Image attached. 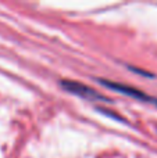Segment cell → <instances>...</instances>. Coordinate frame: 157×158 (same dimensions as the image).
I'll return each instance as SVG.
<instances>
[{
    "label": "cell",
    "mask_w": 157,
    "mask_h": 158,
    "mask_svg": "<svg viewBox=\"0 0 157 158\" xmlns=\"http://www.w3.org/2000/svg\"><path fill=\"white\" fill-rule=\"evenodd\" d=\"M64 86L67 87V90L75 93V94H79L82 97H88V98H99V100H103V96H100L99 93H96L95 90L89 89L88 86H83L81 83H77V82H64Z\"/></svg>",
    "instance_id": "1"
}]
</instances>
